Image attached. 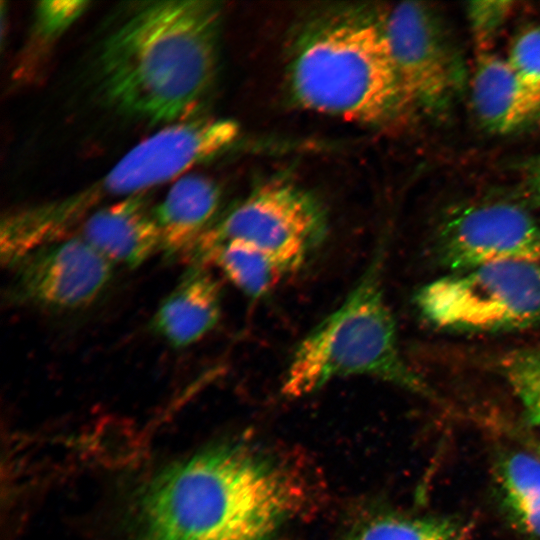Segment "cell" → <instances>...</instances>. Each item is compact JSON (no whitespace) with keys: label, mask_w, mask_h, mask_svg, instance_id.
I'll return each mask as SVG.
<instances>
[{"label":"cell","mask_w":540,"mask_h":540,"mask_svg":"<svg viewBox=\"0 0 540 540\" xmlns=\"http://www.w3.org/2000/svg\"><path fill=\"white\" fill-rule=\"evenodd\" d=\"M221 311L219 282L207 266L190 265L156 309L149 328L171 347L185 348L217 325Z\"/></svg>","instance_id":"12"},{"label":"cell","mask_w":540,"mask_h":540,"mask_svg":"<svg viewBox=\"0 0 540 540\" xmlns=\"http://www.w3.org/2000/svg\"><path fill=\"white\" fill-rule=\"evenodd\" d=\"M436 249L453 272L502 261L539 262L540 225L514 203L468 204L443 219Z\"/></svg>","instance_id":"9"},{"label":"cell","mask_w":540,"mask_h":540,"mask_svg":"<svg viewBox=\"0 0 540 540\" xmlns=\"http://www.w3.org/2000/svg\"><path fill=\"white\" fill-rule=\"evenodd\" d=\"M513 9L510 1H477L469 4L467 17L471 32L480 52L489 46L506 23Z\"/></svg>","instance_id":"19"},{"label":"cell","mask_w":540,"mask_h":540,"mask_svg":"<svg viewBox=\"0 0 540 540\" xmlns=\"http://www.w3.org/2000/svg\"><path fill=\"white\" fill-rule=\"evenodd\" d=\"M288 87L304 110L378 125L403 110L400 87L378 9L338 8L297 34Z\"/></svg>","instance_id":"3"},{"label":"cell","mask_w":540,"mask_h":540,"mask_svg":"<svg viewBox=\"0 0 540 540\" xmlns=\"http://www.w3.org/2000/svg\"><path fill=\"white\" fill-rule=\"evenodd\" d=\"M416 305L433 326L505 331L540 321V264L502 261L454 271L423 286Z\"/></svg>","instance_id":"5"},{"label":"cell","mask_w":540,"mask_h":540,"mask_svg":"<svg viewBox=\"0 0 540 540\" xmlns=\"http://www.w3.org/2000/svg\"><path fill=\"white\" fill-rule=\"evenodd\" d=\"M502 502L512 520L540 538V457L524 451L504 453L496 464Z\"/></svg>","instance_id":"15"},{"label":"cell","mask_w":540,"mask_h":540,"mask_svg":"<svg viewBox=\"0 0 540 540\" xmlns=\"http://www.w3.org/2000/svg\"><path fill=\"white\" fill-rule=\"evenodd\" d=\"M522 183L528 196L540 204V157L528 161L525 165Z\"/></svg>","instance_id":"22"},{"label":"cell","mask_w":540,"mask_h":540,"mask_svg":"<svg viewBox=\"0 0 540 540\" xmlns=\"http://www.w3.org/2000/svg\"><path fill=\"white\" fill-rule=\"evenodd\" d=\"M220 187L212 179L189 174L179 178L154 207L167 260H186L199 238L216 220Z\"/></svg>","instance_id":"14"},{"label":"cell","mask_w":540,"mask_h":540,"mask_svg":"<svg viewBox=\"0 0 540 540\" xmlns=\"http://www.w3.org/2000/svg\"><path fill=\"white\" fill-rule=\"evenodd\" d=\"M109 262L136 268L161 252V234L144 193L92 212L79 235Z\"/></svg>","instance_id":"11"},{"label":"cell","mask_w":540,"mask_h":540,"mask_svg":"<svg viewBox=\"0 0 540 540\" xmlns=\"http://www.w3.org/2000/svg\"><path fill=\"white\" fill-rule=\"evenodd\" d=\"M222 16V4L210 0L137 4L96 50L102 101L150 124L194 118L216 83Z\"/></svg>","instance_id":"2"},{"label":"cell","mask_w":540,"mask_h":540,"mask_svg":"<svg viewBox=\"0 0 540 540\" xmlns=\"http://www.w3.org/2000/svg\"><path fill=\"white\" fill-rule=\"evenodd\" d=\"M327 230L320 202L289 182H272L252 191L199 238L186 261L207 266L224 244L260 249L297 271L319 246Z\"/></svg>","instance_id":"6"},{"label":"cell","mask_w":540,"mask_h":540,"mask_svg":"<svg viewBox=\"0 0 540 540\" xmlns=\"http://www.w3.org/2000/svg\"><path fill=\"white\" fill-rule=\"evenodd\" d=\"M295 457L250 440L170 465L138 496L136 540H275L319 496Z\"/></svg>","instance_id":"1"},{"label":"cell","mask_w":540,"mask_h":540,"mask_svg":"<svg viewBox=\"0 0 540 540\" xmlns=\"http://www.w3.org/2000/svg\"><path fill=\"white\" fill-rule=\"evenodd\" d=\"M400 87L403 109H446L463 82V67L440 16L420 2L378 9Z\"/></svg>","instance_id":"8"},{"label":"cell","mask_w":540,"mask_h":540,"mask_svg":"<svg viewBox=\"0 0 540 540\" xmlns=\"http://www.w3.org/2000/svg\"><path fill=\"white\" fill-rule=\"evenodd\" d=\"M503 369L525 416L540 434V349L509 354Z\"/></svg>","instance_id":"18"},{"label":"cell","mask_w":540,"mask_h":540,"mask_svg":"<svg viewBox=\"0 0 540 540\" xmlns=\"http://www.w3.org/2000/svg\"><path fill=\"white\" fill-rule=\"evenodd\" d=\"M506 59L520 79L540 94V25L519 33Z\"/></svg>","instance_id":"20"},{"label":"cell","mask_w":540,"mask_h":540,"mask_svg":"<svg viewBox=\"0 0 540 540\" xmlns=\"http://www.w3.org/2000/svg\"><path fill=\"white\" fill-rule=\"evenodd\" d=\"M10 269V302L60 311L93 303L113 275V264L79 235L41 246Z\"/></svg>","instance_id":"10"},{"label":"cell","mask_w":540,"mask_h":540,"mask_svg":"<svg viewBox=\"0 0 540 540\" xmlns=\"http://www.w3.org/2000/svg\"><path fill=\"white\" fill-rule=\"evenodd\" d=\"M383 248H378L345 300L298 343L284 374L288 397L314 393L331 381L367 376L426 394V384L401 355L384 295Z\"/></svg>","instance_id":"4"},{"label":"cell","mask_w":540,"mask_h":540,"mask_svg":"<svg viewBox=\"0 0 540 540\" xmlns=\"http://www.w3.org/2000/svg\"><path fill=\"white\" fill-rule=\"evenodd\" d=\"M86 1H42L35 12V30L44 39L52 40L64 33L87 9Z\"/></svg>","instance_id":"21"},{"label":"cell","mask_w":540,"mask_h":540,"mask_svg":"<svg viewBox=\"0 0 540 540\" xmlns=\"http://www.w3.org/2000/svg\"><path fill=\"white\" fill-rule=\"evenodd\" d=\"M210 263H215L239 290L254 299L268 294L282 279L295 272L276 257L239 242L221 246Z\"/></svg>","instance_id":"16"},{"label":"cell","mask_w":540,"mask_h":540,"mask_svg":"<svg viewBox=\"0 0 540 540\" xmlns=\"http://www.w3.org/2000/svg\"><path fill=\"white\" fill-rule=\"evenodd\" d=\"M473 110L488 131L505 134L540 115V94L526 85L506 58L480 52L471 78Z\"/></svg>","instance_id":"13"},{"label":"cell","mask_w":540,"mask_h":540,"mask_svg":"<svg viewBox=\"0 0 540 540\" xmlns=\"http://www.w3.org/2000/svg\"><path fill=\"white\" fill-rule=\"evenodd\" d=\"M239 136L238 124L223 118H190L155 132L130 149L102 178L57 199L72 226L84 221L105 199L144 193L228 149Z\"/></svg>","instance_id":"7"},{"label":"cell","mask_w":540,"mask_h":540,"mask_svg":"<svg viewBox=\"0 0 540 540\" xmlns=\"http://www.w3.org/2000/svg\"><path fill=\"white\" fill-rule=\"evenodd\" d=\"M469 528L456 518L379 513L358 522L344 540H467Z\"/></svg>","instance_id":"17"}]
</instances>
